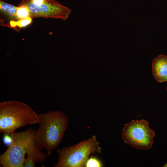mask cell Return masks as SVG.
<instances>
[{
  "label": "cell",
  "mask_w": 167,
  "mask_h": 167,
  "mask_svg": "<svg viewBox=\"0 0 167 167\" xmlns=\"http://www.w3.org/2000/svg\"><path fill=\"white\" fill-rule=\"evenodd\" d=\"M146 120H132L125 124L122 132L124 143L135 148L147 150L152 146L154 131L150 129Z\"/></svg>",
  "instance_id": "5b68a950"
},
{
  "label": "cell",
  "mask_w": 167,
  "mask_h": 167,
  "mask_svg": "<svg viewBox=\"0 0 167 167\" xmlns=\"http://www.w3.org/2000/svg\"><path fill=\"white\" fill-rule=\"evenodd\" d=\"M37 114L28 105L16 101L0 103V132L10 135L16 129L38 123Z\"/></svg>",
  "instance_id": "3957f363"
},
{
  "label": "cell",
  "mask_w": 167,
  "mask_h": 167,
  "mask_svg": "<svg viewBox=\"0 0 167 167\" xmlns=\"http://www.w3.org/2000/svg\"><path fill=\"white\" fill-rule=\"evenodd\" d=\"M153 75L160 83L167 81V56L160 55L153 60L152 63Z\"/></svg>",
  "instance_id": "52a82bcc"
},
{
  "label": "cell",
  "mask_w": 167,
  "mask_h": 167,
  "mask_svg": "<svg viewBox=\"0 0 167 167\" xmlns=\"http://www.w3.org/2000/svg\"><path fill=\"white\" fill-rule=\"evenodd\" d=\"M163 167H167V162L163 166Z\"/></svg>",
  "instance_id": "9a60e30c"
},
{
  "label": "cell",
  "mask_w": 167,
  "mask_h": 167,
  "mask_svg": "<svg viewBox=\"0 0 167 167\" xmlns=\"http://www.w3.org/2000/svg\"><path fill=\"white\" fill-rule=\"evenodd\" d=\"M16 14L19 20L30 17L28 9L24 5H20L17 6Z\"/></svg>",
  "instance_id": "8fae6325"
},
{
  "label": "cell",
  "mask_w": 167,
  "mask_h": 167,
  "mask_svg": "<svg viewBox=\"0 0 167 167\" xmlns=\"http://www.w3.org/2000/svg\"><path fill=\"white\" fill-rule=\"evenodd\" d=\"M103 166V163L100 160L95 156L88 158L84 166L86 167H101Z\"/></svg>",
  "instance_id": "7c38bea8"
},
{
  "label": "cell",
  "mask_w": 167,
  "mask_h": 167,
  "mask_svg": "<svg viewBox=\"0 0 167 167\" xmlns=\"http://www.w3.org/2000/svg\"><path fill=\"white\" fill-rule=\"evenodd\" d=\"M36 131L30 127L24 131H14L10 134L12 142L0 156L1 167H24L26 154L33 157L36 163L44 162L47 154L41 152V148L35 141Z\"/></svg>",
  "instance_id": "6da1fadb"
},
{
  "label": "cell",
  "mask_w": 167,
  "mask_h": 167,
  "mask_svg": "<svg viewBox=\"0 0 167 167\" xmlns=\"http://www.w3.org/2000/svg\"><path fill=\"white\" fill-rule=\"evenodd\" d=\"M101 152V148L96 136L92 135L75 145L58 149V161L54 166L83 167L91 154Z\"/></svg>",
  "instance_id": "277c9868"
},
{
  "label": "cell",
  "mask_w": 167,
  "mask_h": 167,
  "mask_svg": "<svg viewBox=\"0 0 167 167\" xmlns=\"http://www.w3.org/2000/svg\"><path fill=\"white\" fill-rule=\"evenodd\" d=\"M3 141L4 143L8 146L12 142V138L11 135L4 134Z\"/></svg>",
  "instance_id": "4fadbf2b"
},
{
  "label": "cell",
  "mask_w": 167,
  "mask_h": 167,
  "mask_svg": "<svg viewBox=\"0 0 167 167\" xmlns=\"http://www.w3.org/2000/svg\"><path fill=\"white\" fill-rule=\"evenodd\" d=\"M166 90H167V87L166 88Z\"/></svg>",
  "instance_id": "2e32d148"
},
{
  "label": "cell",
  "mask_w": 167,
  "mask_h": 167,
  "mask_svg": "<svg viewBox=\"0 0 167 167\" xmlns=\"http://www.w3.org/2000/svg\"><path fill=\"white\" fill-rule=\"evenodd\" d=\"M17 6L0 0V10L1 16H3L6 21L3 26L9 27L10 23L11 21L18 20L16 15Z\"/></svg>",
  "instance_id": "ba28073f"
},
{
  "label": "cell",
  "mask_w": 167,
  "mask_h": 167,
  "mask_svg": "<svg viewBox=\"0 0 167 167\" xmlns=\"http://www.w3.org/2000/svg\"><path fill=\"white\" fill-rule=\"evenodd\" d=\"M32 19L31 17H29L16 21H11L10 23L9 27L14 29H21L30 24L32 22Z\"/></svg>",
  "instance_id": "30bf717a"
},
{
  "label": "cell",
  "mask_w": 167,
  "mask_h": 167,
  "mask_svg": "<svg viewBox=\"0 0 167 167\" xmlns=\"http://www.w3.org/2000/svg\"><path fill=\"white\" fill-rule=\"evenodd\" d=\"M38 6L45 18L60 19L66 20L72 12L70 9L54 0H45L42 4Z\"/></svg>",
  "instance_id": "8992f818"
},
{
  "label": "cell",
  "mask_w": 167,
  "mask_h": 167,
  "mask_svg": "<svg viewBox=\"0 0 167 167\" xmlns=\"http://www.w3.org/2000/svg\"><path fill=\"white\" fill-rule=\"evenodd\" d=\"M24 5L28 9L30 17L32 19L41 17L44 18V15L39 7L34 4L30 0H22L19 6Z\"/></svg>",
  "instance_id": "9c48e42d"
},
{
  "label": "cell",
  "mask_w": 167,
  "mask_h": 167,
  "mask_svg": "<svg viewBox=\"0 0 167 167\" xmlns=\"http://www.w3.org/2000/svg\"><path fill=\"white\" fill-rule=\"evenodd\" d=\"M38 116L39 127L35 133V141L41 148L51 152L62 141L69 119L63 113L56 111L40 113Z\"/></svg>",
  "instance_id": "7a4b0ae2"
},
{
  "label": "cell",
  "mask_w": 167,
  "mask_h": 167,
  "mask_svg": "<svg viewBox=\"0 0 167 167\" xmlns=\"http://www.w3.org/2000/svg\"><path fill=\"white\" fill-rule=\"evenodd\" d=\"M34 4L37 6H39L42 4L45 0H30Z\"/></svg>",
  "instance_id": "5bb4252c"
}]
</instances>
